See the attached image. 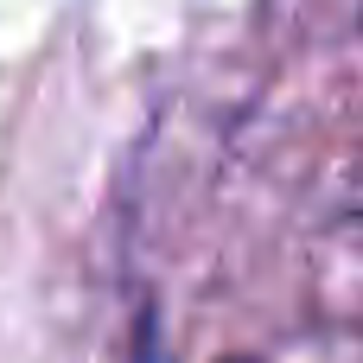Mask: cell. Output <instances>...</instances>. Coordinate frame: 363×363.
I'll list each match as a JSON object with an SVG mask.
<instances>
[{"label":"cell","instance_id":"1","mask_svg":"<svg viewBox=\"0 0 363 363\" xmlns=\"http://www.w3.org/2000/svg\"><path fill=\"white\" fill-rule=\"evenodd\" d=\"M223 363H255V357H223Z\"/></svg>","mask_w":363,"mask_h":363}]
</instances>
